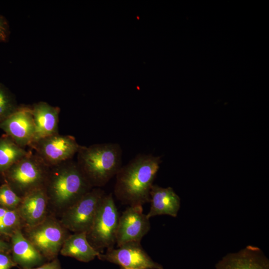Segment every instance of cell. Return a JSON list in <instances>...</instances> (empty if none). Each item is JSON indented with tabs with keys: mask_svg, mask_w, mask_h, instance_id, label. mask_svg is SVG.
Wrapping results in <instances>:
<instances>
[{
	"mask_svg": "<svg viewBox=\"0 0 269 269\" xmlns=\"http://www.w3.org/2000/svg\"><path fill=\"white\" fill-rule=\"evenodd\" d=\"M161 162L159 156L138 154L122 166L116 175V197L129 206H142L149 202L150 189Z\"/></svg>",
	"mask_w": 269,
	"mask_h": 269,
	"instance_id": "obj_1",
	"label": "cell"
},
{
	"mask_svg": "<svg viewBox=\"0 0 269 269\" xmlns=\"http://www.w3.org/2000/svg\"><path fill=\"white\" fill-rule=\"evenodd\" d=\"M122 163V149L118 143L81 146L77 164L91 186H102L116 175Z\"/></svg>",
	"mask_w": 269,
	"mask_h": 269,
	"instance_id": "obj_2",
	"label": "cell"
},
{
	"mask_svg": "<svg viewBox=\"0 0 269 269\" xmlns=\"http://www.w3.org/2000/svg\"><path fill=\"white\" fill-rule=\"evenodd\" d=\"M57 166L49 184L50 194L57 205H72L90 190L91 185L77 162L68 160Z\"/></svg>",
	"mask_w": 269,
	"mask_h": 269,
	"instance_id": "obj_3",
	"label": "cell"
},
{
	"mask_svg": "<svg viewBox=\"0 0 269 269\" xmlns=\"http://www.w3.org/2000/svg\"><path fill=\"white\" fill-rule=\"evenodd\" d=\"M119 217L112 194H105L87 233L88 241L97 251L114 248L116 243Z\"/></svg>",
	"mask_w": 269,
	"mask_h": 269,
	"instance_id": "obj_4",
	"label": "cell"
},
{
	"mask_svg": "<svg viewBox=\"0 0 269 269\" xmlns=\"http://www.w3.org/2000/svg\"><path fill=\"white\" fill-rule=\"evenodd\" d=\"M105 194L103 190L95 188L83 195L67 210L63 219L65 225L76 233H87Z\"/></svg>",
	"mask_w": 269,
	"mask_h": 269,
	"instance_id": "obj_5",
	"label": "cell"
},
{
	"mask_svg": "<svg viewBox=\"0 0 269 269\" xmlns=\"http://www.w3.org/2000/svg\"><path fill=\"white\" fill-rule=\"evenodd\" d=\"M31 145L37 157L47 166H56L70 160L81 146L74 137L58 133L42 138Z\"/></svg>",
	"mask_w": 269,
	"mask_h": 269,
	"instance_id": "obj_6",
	"label": "cell"
},
{
	"mask_svg": "<svg viewBox=\"0 0 269 269\" xmlns=\"http://www.w3.org/2000/svg\"><path fill=\"white\" fill-rule=\"evenodd\" d=\"M46 166L37 155L29 153L3 173L13 186L26 194L41 187Z\"/></svg>",
	"mask_w": 269,
	"mask_h": 269,
	"instance_id": "obj_7",
	"label": "cell"
},
{
	"mask_svg": "<svg viewBox=\"0 0 269 269\" xmlns=\"http://www.w3.org/2000/svg\"><path fill=\"white\" fill-rule=\"evenodd\" d=\"M98 258L126 269H165L152 260L140 242H130L117 249H108L105 254L100 253Z\"/></svg>",
	"mask_w": 269,
	"mask_h": 269,
	"instance_id": "obj_8",
	"label": "cell"
},
{
	"mask_svg": "<svg viewBox=\"0 0 269 269\" xmlns=\"http://www.w3.org/2000/svg\"><path fill=\"white\" fill-rule=\"evenodd\" d=\"M146 215L143 213L142 206H130L120 216L116 236L119 247L130 242H140L150 229Z\"/></svg>",
	"mask_w": 269,
	"mask_h": 269,
	"instance_id": "obj_9",
	"label": "cell"
},
{
	"mask_svg": "<svg viewBox=\"0 0 269 269\" xmlns=\"http://www.w3.org/2000/svg\"><path fill=\"white\" fill-rule=\"evenodd\" d=\"M0 129L19 146L31 145L35 134L31 109L19 107L0 124Z\"/></svg>",
	"mask_w": 269,
	"mask_h": 269,
	"instance_id": "obj_10",
	"label": "cell"
},
{
	"mask_svg": "<svg viewBox=\"0 0 269 269\" xmlns=\"http://www.w3.org/2000/svg\"><path fill=\"white\" fill-rule=\"evenodd\" d=\"M34 226L29 232L28 240L42 256L49 259H55L65 240L63 229L52 221Z\"/></svg>",
	"mask_w": 269,
	"mask_h": 269,
	"instance_id": "obj_11",
	"label": "cell"
},
{
	"mask_svg": "<svg viewBox=\"0 0 269 269\" xmlns=\"http://www.w3.org/2000/svg\"><path fill=\"white\" fill-rule=\"evenodd\" d=\"M215 269H269V260L259 248L248 246L224 256Z\"/></svg>",
	"mask_w": 269,
	"mask_h": 269,
	"instance_id": "obj_12",
	"label": "cell"
},
{
	"mask_svg": "<svg viewBox=\"0 0 269 269\" xmlns=\"http://www.w3.org/2000/svg\"><path fill=\"white\" fill-rule=\"evenodd\" d=\"M31 109L35 126L31 145L42 138L58 134L59 107L41 101L34 104Z\"/></svg>",
	"mask_w": 269,
	"mask_h": 269,
	"instance_id": "obj_13",
	"label": "cell"
},
{
	"mask_svg": "<svg viewBox=\"0 0 269 269\" xmlns=\"http://www.w3.org/2000/svg\"><path fill=\"white\" fill-rule=\"evenodd\" d=\"M150 209L146 216L148 219L166 215L176 217L180 207V199L170 187L163 188L153 184L150 191Z\"/></svg>",
	"mask_w": 269,
	"mask_h": 269,
	"instance_id": "obj_14",
	"label": "cell"
},
{
	"mask_svg": "<svg viewBox=\"0 0 269 269\" xmlns=\"http://www.w3.org/2000/svg\"><path fill=\"white\" fill-rule=\"evenodd\" d=\"M47 197L41 187L35 188L22 198L19 205L18 213L30 226H35L42 220L46 211Z\"/></svg>",
	"mask_w": 269,
	"mask_h": 269,
	"instance_id": "obj_15",
	"label": "cell"
},
{
	"mask_svg": "<svg viewBox=\"0 0 269 269\" xmlns=\"http://www.w3.org/2000/svg\"><path fill=\"white\" fill-rule=\"evenodd\" d=\"M11 248L12 260L23 269L39 265L43 261L41 254L18 228L11 234Z\"/></svg>",
	"mask_w": 269,
	"mask_h": 269,
	"instance_id": "obj_16",
	"label": "cell"
},
{
	"mask_svg": "<svg viewBox=\"0 0 269 269\" xmlns=\"http://www.w3.org/2000/svg\"><path fill=\"white\" fill-rule=\"evenodd\" d=\"M60 251L63 256L85 263L93 260L100 254L90 244L86 232H77L65 239Z\"/></svg>",
	"mask_w": 269,
	"mask_h": 269,
	"instance_id": "obj_17",
	"label": "cell"
},
{
	"mask_svg": "<svg viewBox=\"0 0 269 269\" xmlns=\"http://www.w3.org/2000/svg\"><path fill=\"white\" fill-rule=\"evenodd\" d=\"M29 153L17 144L9 136L0 137V172L4 173Z\"/></svg>",
	"mask_w": 269,
	"mask_h": 269,
	"instance_id": "obj_18",
	"label": "cell"
},
{
	"mask_svg": "<svg viewBox=\"0 0 269 269\" xmlns=\"http://www.w3.org/2000/svg\"><path fill=\"white\" fill-rule=\"evenodd\" d=\"M18 107L13 93L0 83V124Z\"/></svg>",
	"mask_w": 269,
	"mask_h": 269,
	"instance_id": "obj_19",
	"label": "cell"
},
{
	"mask_svg": "<svg viewBox=\"0 0 269 269\" xmlns=\"http://www.w3.org/2000/svg\"><path fill=\"white\" fill-rule=\"evenodd\" d=\"M21 199L8 183L0 186V207L8 210H14L19 205Z\"/></svg>",
	"mask_w": 269,
	"mask_h": 269,
	"instance_id": "obj_20",
	"label": "cell"
},
{
	"mask_svg": "<svg viewBox=\"0 0 269 269\" xmlns=\"http://www.w3.org/2000/svg\"><path fill=\"white\" fill-rule=\"evenodd\" d=\"M19 221L18 212L9 210L4 216L0 217V234L11 235L17 229Z\"/></svg>",
	"mask_w": 269,
	"mask_h": 269,
	"instance_id": "obj_21",
	"label": "cell"
},
{
	"mask_svg": "<svg viewBox=\"0 0 269 269\" xmlns=\"http://www.w3.org/2000/svg\"><path fill=\"white\" fill-rule=\"evenodd\" d=\"M10 34L9 26L5 17L0 14V43L6 42Z\"/></svg>",
	"mask_w": 269,
	"mask_h": 269,
	"instance_id": "obj_22",
	"label": "cell"
},
{
	"mask_svg": "<svg viewBox=\"0 0 269 269\" xmlns=\"http://www.w3.org/2000/svg\"><path fill=\"white\" fill-rule=\"evenodd\" d=\"M16 265L5 252H0V269H10Z\"/></svg>",
	"mask_w": 269,
	"mask_h": 269,
	"instance_id": "obj_23",
	"label": "cell"
},
{
	"mask_svg": "<svg viewBox=\"0 0 269 269\" xmlns=\"http://www.w3.org/2000/svg\"><path fill=\"white\" fill-rule=\"evenodd\" d=\"M23 269H61V268L59 260L57 259H54L51 262L43 264L37 268H30Z\"/></svg>",
	"mask_w": 269,
	"mask_h": 269,
	"instance_id": "obj_24",
	"label": "cell"
},
{
	"mask_svg": "<svg viewBox=\"0 0 269 269\" xmlns=\"http://www.w3.org/2000/svg\"><path fill=\"white\" fill-rule=\"evenodd\" d=\"M9 249V246L6 242L0 239V252H5Z\"/></svg>",
	"mask_w": 269,
	"mask_h": 269,
	"instance_id": "obj_25",
	"label": "cell"
},
{
	"mask_svg": "<svg viewBox=\"0 0 269 269\" xmlns=\"http://www.w3.org/2000/svg\"><path fill=\"white\" fill-rule=\"evenodd\" d=\"M121 269H126L124 268H121Z\"/></svg>",
	"mask_w": 269,
	"mask_h": 269,
	"instance_id": "obj_26",
	"label": "cell"
}]
</instances>
